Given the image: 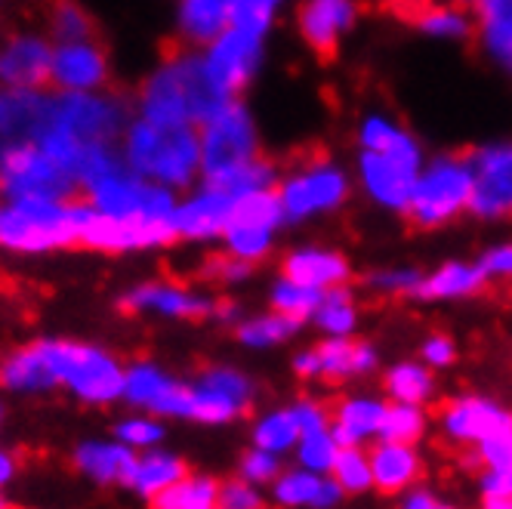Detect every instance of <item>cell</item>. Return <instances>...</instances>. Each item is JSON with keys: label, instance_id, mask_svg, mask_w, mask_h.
<instances>
[{"label": "cell", "instance_id": "obj_8", "mask_svg": "<svg viewBox=\"0 0 512 509\" xmlns=\"http://www.w3.org/2000/svg\"><path fill=\"white\" fill-rule=\"evenodd\" d=\"M201 136V183L219 186L226 179L260 158V133H256L250 108L241 99H232L198 124Z\"/></svg>", "mask_w": 512, "mask_h": 509}, {"label": "cell", "instance_id": "obj_2", "mask_svg": "<svg viewBox=\"0 0 512 509\" xmlns=\"http://www.w3.org/2000/svg\"><path fill=\"white\" fill-rule=\"evenodd\" d=\"M226 102L204 65L201 50L179 44L167 50L133 93V112L158 124H204Z\"/></svg>", "mask_w": 512, "mask_h": 509}, {"label": "cell", "instance_id": "obj_19", "mask_svg": "<svg viewBox=\"0 0 512 509\" xmlns=\"http://www.w3.org/2000/svg\"><path fill=\"white\" fill-rule=\"evenodd\" d=\"M50 87L59 93H96L112 87V59L99 38L53 47Z\"/></svg>", "mask_w": 512, "mask_h": 509}, {"label": "cell", "instance_id": "obj_30", "mask_svg": "<svg viewBox=\"0 0 512 509\" xmlns=\"http://www.w3.org/2000/svg\"><path fill=\"white\" fill-rule=\"evenodd\" d=\"M189 472L186 460L179 454H170L164 451L161 445L158 448H149V451H139L136 454V463L130 469V479H127V491L145 503H155L158 494H164L173 482H179L182 476Z\"/></svg>", "mask_w": 512, "mask_h": 509}, {"label": "cell", "instance_id": "obj_59", "mask_svg": "<svg viewBox=\"0 0 512 509\" xmlns=\"http://www.w3.org/2000/svg\"><path fill=\"white\" fill-rule=\"evenodd\" d=\"M7 4H10V0H0V13H4V10H7Z\"/></svg>", "mask_w": 512, "mask_h": 509}, {"label": "cell", "instance_id": "obj_10", "mask_svg": "<svg viewBox=\"0 0 512 509\" xmlns=\"http://www.w3.org/2000/svg\"><path fill=\"white\" fill-rule=\"evenodd\" d=\"M0 198L4 201H68L81 198V183L41 145H22L0 155Z\"/></svg>", "mask_w": 512, "mask_h": 509}, {"label": "cell", "instance_id": "obj_33", "mask_svg": "<svg viewBox=\"0 0 512 509\" xmlns=\"http://www.w3.org/2000/svg\"><path fill=\"white\" fill-rule=\"evenodd\" d=\"M340 482L321 479V472L312 469H281V476L272 482V500L278 506H334L343 500Z\"/></svg>", "mask_w": 512, "mask_h": 509}, {"label": "cell", "instance_id": "obj_49", "mask_svg": "<svg viewBox=\"0 0 512 509\" xmlns=\"http://www.w3.org/2000/svg\"><path fill=\"white\" fill-rule=\"evenodd\" d=\"M253 275V263L232 257L229 250H219L210 253V257L198 266V278L207 284H219V287H229V284H241Z\"/></svg>", "mask_w": 512, "mask_h": 509}, {"label": "cell", "instance_id": "obj_21", "mask_svg": "<svg viewBox=\"0 0 512 509\" xmlns=\"http://www.w3.org/2000/svg\"><path fill=\"white\" fill-rule=\"evenodd\" d=\"M432 414H438V420L445 423L454 442L482 445V442H491L512 432V414L497 408L488 398H475V395L445 398V402H438L432 408Z\"/></svg>", "mask_w": 512, "mask_h": 509}, {"label": "cell", "instance_id": "obj_43", "mask_svg": "<svg viewBox=\"0 0 512 509\" xmlns=\"http://www.w3.org/2000/svg\"><path fill=\"white\" fill-rule=\"evenodd\" d=\"M312 318L318 321V327H324V331H331L337 337L349 334L355 327V303H352V294L337 284V287H327L321 294V303L318 309L312 312Z\"/></svg>", "mask_w": 512, "mask_h": 509}, {"label": "cell", "instance_id": "obj_47", "mask_svg": "<svg viewBox=\"0 0 512 509\" xmlns=\"http://www.w3.org/2000/svg\"><path fill=\"white\" fill-rule=\"evenodd\" d=\"M331 472H334V479L340 482V488L346 494H361V491H368L374 485V479H371V460H368V454L358 451L355 445L340 448Z\"/></svg>", "mask_w": 512, "mask_h": 509}, {"label": "cell", "instance_id": "obj_24", "mask_svg": "<svg viewBox=\"0 0 512 509\" xmlns=\"http://www.w3.org/2000/svg\"><path fill=\"white\" fill-rule=\"evenodd\" d=\"M355 0H303L297 10V28L309 50L327 65L337 59L340 38L355 22Z\"/></svg>", "mask_w": 512, "mask_h": 509}, {"label": "cell", "instance_id": "obj_25", "mask_svg": "<svg viewBox=\"0 0 512 509\" xmlns=\"http://www.w3.org/2000/svg\"><path fill=\"white\" fill-rule=\"evenodd\" d=\"M0 392L22 398H44L59 392V380L50 368L44 340L16 346L0 358Z\"/></svg>", "mask_w": 512, "mask_h": 509}, {"label": "cell", "instance_id": "obj_60", "mask_svg": "<svg viewBox=\"0 0 512 509\" xmlns=\"http://www.w3.org/2000/svg\"><path fill=\"white\" fill-rule=\"evenodd\" d=\"M463 4H475V0H463Z\"/></svg>", "mask_w": 512, "mask_h": 509}, {"label": "cell", "instance_id": "obj_58", "mask_svg": "<svg viewBox=\"0 0 512 509\" xmlns=\"http://www.w3.org/2000/svg\"><path fill=\"white\" fill-rule=\"evenodd\" d=\"M7 423V402H4V395H0V429H4Z\"/></svg>", "mask_w": 512, "mask_h": 509}, {"label": "cell", "instance_id": "obj_36", "mask_svg": "<svg viewBox=\"0 0 512 509\" xmlns=\"http://www.w3.org/2000/svg\"><path fill=\"white\" fill-rule=\"evenodd\" d=\"M53 44H71V41H90L99 38L96 19L81 0H47V28Z\"/></svg>", "mask_w": 512, "mask_h": 509}, {"label": "cell", "instance_id": "obj_11", "mask_svg": "<svg viewBox=\"0 0 512 509\" xmlns=\"http://www.w3.org/2000/svg\"><path fill=\"white\" fill-rule=\"evenodd\" d=\"M121 402L130 411H145L161 420H192L195 417V392L192 383L173 377L152 358H136L124 371Z\"/></svg>", "mask_w": 512, "mask_h": 509}, {"label": "cell", "instance_id": "obj_56", "mask_svg": "<svg viewBox=\"0 0 512 509\" xmlns=\"http://www.w3.org/2000/svg\"><path fill=\"white\" fill-rule=\"evenodd\" d=\"M19 476V460L13 451L0 448V491H4L7 485H13V479Z\"/></svg>", "mask_w": 512, "mask_h": 509}, {"label": "cell", "instance_id": "obj_42", "mask_svg": "<svg viewBox=\"0 0 512 509\" xmlns=\"http://www.w3.org/2000/svg\"><path fill=\"white\" fill-rule=\"evenodd\" d=\"M112 432H115V439H118V442H124V445L133 448V451L158 448V445L167 439V426H164V420L155 417V414H145V411H133V414H127V417H121V420L112 426Z\"/></svg>", "mask_w": 512, "mask_h": 509}, {"label": "cell", "instance_id": "obj_26", "mask_svg": "<svg viewBox=\"0 0 512 509\" xmlns=\"http://www.w3.org/2000/svg\"><path fill=\"white\" fill-rule=\"evenodd\" d=\"M136 454L139 451L127 448L115 435L112 439H87L71 451V469L96 488H127Z\"/></svg>", "mask_w": 512, "mask_h": 509}, {"label": "cell", "instance_id": "obj_29", "mask_svg": "<svg viewBox=\"0 0 512 509\" xmlns=\"http://www.w3.org/2000/svg\"><path fill=\"white\" fill-rule=\"evenodd\" d=\"M371 460V479L374 488L383 497H395L401 491H408L417 479H423V463L414 454V448L401 442H383L368 451Z\"/></svg>", "mask_w": 512, "mask_h": 509}, {"label": "cell", "instance_id": "obj_12", "mask_svg": "<svg viewBox=\"0 0 512 509\" xmlns=\"http://www.w3.org/2000/svg\"><path fill=\"white\" fill-rule=\"evenodd\" d=\"M263 44H266V34L250 31L244 25H229L201 50L213 84L229 99H241V93L256 78V71H260V62H263Z\"/></svg>", "mask_w": 512, "mask_h": 509}, {"label": "cell", "instance_id": "obj_34", "mask_svg": "<svg viewBox=\"0 0 512 509\" xmlns=\"http://www.w3.org/2000/svg\"><path fill=\"white\" fill-rule=\"evenodd\" d=\"M488 290V275L485 269L475 263H448L435 275L420 278L417 287L411 290V297L417 300H445V297H469V294H482Z\"/></svg>", "mask_w": 512, "mask_h": 509}, {"label": "cell", "instance_id": "obj_52", "mask_svg": "<svg viewBox=\"0 0 512 509\" xmlns=\"http://www.w3.org/2000/svg\"><path fill=\"white\" fill-rule=\"evenodd\" d=\"M420 272L414 269H398V272H374L364 278V287H371L377 297H411L417 287Z\"/></svg>", "mask_w": 512, "mask_h": 509}, {"label": "cell", "instance_id": "obj_46", "mask_svg": "<svg viewBox=\"0 0 512 509\" xmlns=\"http://www.w3.org/2000/svg\"><path fill=\"white\" fill-rule=\"evenodd\" d=\"M383 386L389 389L392 398L398 402H408V405H420L432 395V377L429 371H423L420 365H398L386 374Z\"/></svg>", "mask_w": 512, "mask_h": 509}, {"label": "cell", "instance_id": "obj_20", "mask_svg": "<svg viewBox=\"0 0 512 509\" xmlns=\"http://www.w3.org/2000/svg\"><path fill=\"white\" fill-rule=\"evenodd\" d=\"M176 241L173 220H115L96 213L81 235V247L99 253H142Z\"/></svg>", "mask_w": 512, "mask_h": 509}, {"label": "cell", "instance_id": "obj_53", "mask_svg": "<svg viewBox=\"0 0 512 509\" xmlns=\"http://www.w3.org/2000/svg\"><path fill=\"white\" fill-rule=\"evenodd\" d=\"M266 500L260 494V485H253L241 476L229 479V482H219V503L223 509H260Z\"/></svg>", "mask_w": 512, "mask_h": 509}, {"label": "cell", "instance_id": "obj_51", "mask_svg": "<svg viewBox=\"0 0 512 509\" xmlns=\"http://www.w3.org/2000/svg\"><path fill=\"white\" fill-rule=\"evenodd\" d=\"M278 7H281V0H235V7H232V22H229V25H244V28H250V31L269 34Z\"/></svg>", "mask_w": 512, "mask_h": 509}, {"label": "cell", "instance_id": "obj_5", "mask_svg": "<svg viewBox=\"0 0 512 509\" xmlns=\"http://www.w3.org/2000/svg\"><path fill=\"white\" fill-rule=\"evenodd\" d=\"M81 195L102 216L115 220H173L179 192L133 173L118 152L102 155L81 176Z\"/></svg>", "mask_w": 512, "mask_h": 509}, {"label": "cell", "instance_id": "obj_6", "mask_svg": "<svg viewBox=\"0 0 512 509\" xmlns=\"http://www.w3.org/2000/svg\"><path fill=\"white\" fill-rule=\"evenodd\" d=\"M50 368L71 398L90 408H108L121 402L127 365L105 346L84 340H44Z\"/></svg>", "mask_w": 512, "mask_h": 509}, {"label": "cell", "instance_id": "obj_31", "mask_svg": "<svg viewBox=\"0 0 512 509\" xmlns=\"http://www.w3.org/2000/svg\"><path fill=\"white\" fill-rule=\"evenodd\" d=\"M281 275L290 281H300L318 290L346 284L352 269L346 263V257L334 250H318V247H306V250H290L281 260Z\"/></svg>", "mask_w": 512, "mask_h": 509}, {"label": "cell", "instance_id": "obj_27", "mask_svg": "<svg viewBox=\"0 0 512 509\" xmlns=\"http://www.w3.org/2000/svg\"><path fill=\"white\" fill-rule=\"evenodd\" d=\"M417 170H420L417 164H408V161L383 155V152L364 149V155H361L364 186H368V192L380 204L395 207V210H405L408 207L411 192L417 186Z\"/></svg>", "mask_w": 512, "mask_h": 509}, {"label": "cell", "instance_id": "obj_22", "mask_svg": "<svg viewBox=\"0 0 512 509\" xmlns=\"http://www.w3.org/2000/svg\"><path fill=\"white\" fill-rule=\"evenodd\" d=\"M383 13L411 28L442 34V38H472L479 31L472 4H438V0H377Z\"/></svg>", "mask_w": 512, "mask_h": 509}, {"label": "cell", "instance_id": "obj_17", "mask_svg": "<svg viewBox=\"0 0 512 509\" xmlns=\"http://www.w3.org/2000/svg\"><path fill=\"white\" fill-rule=\"evenodd\" d=\"M53 118V87H0V155L38 145Z\"/></svg>", "mask_w": 512, "mask_h": 509}, {"label": "cell", "instance_id": "obj_39", "mask_svg": "<svg viewBox=\"0 0 512 509\" xmlns=\"http://www.w3.org/2000/svg\"><path fill=\"white\" fill-rule=\"evenodd\" d=\"M358 139H361L364 149L383 152V155H392V158H401V161L420 167V149H417V142L405 130H398L395 124H389L383 118H368V121H364Z\"/></svg>", "mask_w": 512, "mask_h": 509}, {"label": "cell", "instance_id": "obj_41", "mask_svg": "<svg viewBox=\"0 0 512 509\" xmlns=\"http://www.w3.org/2000/svg\"><path fill=\"white\" fill-rule=\"evenodd\" d=\"M300 442V423L294 417L290 408L281 411H269L256 420L253 426V445L256 448H266L272 454H284Z\"/></svg>", "mask_w": 512, "mask_h": 509}, {"label": "cell", "instance_id": "obj_16", "mask_svg": "<svg viewBox=\"0 0 512 509\" xmlns=\"http://www.w3.org/2000/svg\"><path fill=\"white\" fill-rule=\"evenodd\" d=\"M53 41L47 31L13 28L0 34V87L41 90L50 87Z\"/></svg>", "mask_w": 512, "mask_h": 509}, {"label": "cell", "instance_id": "obj_38", "mask_svg": "<svg viewBox=\"0 0 512 509\" xmlns=\"http://www.w3.org/2000/svg\"><path fill=\"white\" fill-rule=\"evenodd\" d=\"M216 503H219V482L213 476L186 472V476L173 482L164 494H158L152 506H158V509H213Z\"/></svg>", "mask_w": 512, "mask_h": 509}, {"label": "cell", "instance_id": "obj_18", "mask_svg": "<svg viewBox=\"0 0 512 509\" xmlns=\"http://www.w3.org/2000/svg\"><path fill=\"white\" fill-rule=\"evenodd\" d=\"M235 201L238 198L232 192L210 183H198L182 192L173 210L176 241H216L232 220Z\"/></svg>", "mask_w": 512, "mask_h": 509}, {"label": "cell", "instance_id": "obj_48", "mask_svg": "<svg viewBox=\"0 0 512 509\" xmlns=\"http://www.w3.org/2000/svg\"><path fill=\"white\" fill-rule=\"evenodd\" d=\"M423 414L408 405V402H401L395 408H386V417L380 423V435H383V442H401V445H414L420 435H423Z\"/></svg>", "mask_w": 512, "mask_h": 509}, {"label": "cell", "instance_id": "obj_40", "mask_svg": "<svg viewBox=\"0 0 512 509\" xmlns=\"http://www.w3.org/2000/svg\"><path fill=\"white\" fill-rule=\"evenodd\" d=\"M223 241V250H229L232 257L247 260V263H260L269 257L272 241H275V229L256 226V223H244V220H229L226 232L219 235Z\"/></svg>", "mask_w": 512, "mask_h": 509}, {"label": "cell", "instance_id": "obj_1", "mask_svg": "<svg viewBox=\"0 0 512 509\" xmlns=\"http://www.w3.org/2000/svg\"><path fill=\"white\" fill-rule=\"evenodd\" d=\"M133 115V96H124L115 87L96 93L53 90V118L38 145L81 183L90 161L118 149Z\"/></svg>", "mask_w": 512, "mask_h": 509}, {"label": "cell", "instance_id": "obj_37", "mask_svg": "<svg viewBox=\"0 0 512 509\" xmlns=\"http://www.w3.org/2000/svg\"><path fill=\"white\" fill-rule=\"evenodd\" d=\"M303 327L300 318H290L284 312H266V315H253V318H241L235 324V337L241 346L247 349H269L278 346L284 340H290Z\"/></svg>", "mask_w": 512, "mask_h": 509}, {"label": "cell", "instance_id": "obj_35", "mask_svg": "<svg viewBox=\"0 0 512 509\" xmlns=\"http://www.w3.org/2000/svg\"><path fill=\"white\" fill-rule=\"evenodd\" d=\"M472 10L485 50L512 71V0H475Z\"/></svg>", "mask_w": 512, "mask_h": 509}, {"label": "cell", "instance_id": "obj_50", "mask_svg": "<svg viewBox=\"0 0 512 509\" xmlns=\"http://www.w3.org/2000/svg\"><path fill=\"white\" fill-rule=\"evenodd\" d=\"M238 476L247 479V482H253V485H260V488L263 485H272L281 476V460H278V454L253 445L238 460Z\"/></svg>", "mask_w": 512, "mask_h": 509}, {"label": "cell", "instance_id": "obj_15", "mask_svg": "<svg viewBox=\"0 0 512 509\" xmlns=\"http://www.w3.org/2000/svg\"><path fill=\"white\" fill-rule=\"evenodd\" d=\"M472 195L469 213L482 220H512V142L469 149Z\"/></svg>", "mask_w": 512, "mask_h": 509}, {"label": "cell", "instance_id": "obj_4", "mask_svg": "<svg viewBox=\"0 0 512 509\" xmlns=\"http://www.w3.org/2000/svg\"><path fill=\"white\" fill-rule=\"evenodd\" d=\"M96 210L90 201H4L0 204V247L10 253H50L81 244Z\"/></svg>", "mask_w": 512, "mask_h": 509}, {"label": "cell", "instance_id": "obj_45", "mask_svg": "<svg viewBox=\"0 0 512 509\" xmlns=\"http://www.w3.org/2000/svg\"><path fill=\"white\" fill-rule=\"evenodd\" d=\"M337 454H340V445H337V439H334L331 426L300 432L297 457H300V466H303V469H312V472H331Z\"/></svg>", "mask_w": 512, "mask_h": 509}, {"label": "cell", "instance_id": "obj_55", "mask_svg": "<svg viewBox=\"0 0 512 509\" xmlns=\"http://www.w3.org/2000/svg\"><path fill=\"white\" fill-rule=\"evenodd\" d=\"M423 358L429 361V365H435V368L451 365V361H454V343H451V337H445V334L429 337L423 343Z\"/></svg>", "mask_w": 512, "mask_h": 509}, {"label": "cell", "instance_id": "obj_28", "mask_svg": "<svg viewBox=\"0 0 512 509\" xmlns=\"http://www.w3.org/2000/svg\"><path fill=\"white\" fill-rule=\"evenodd\" d=\"M235 0H179L176 4V41L204 50L216 34L232 22Z\"/></svg>", "mask_w": 512, "mask_h": 509}, {"label": "cell", "instance_id": "obj_44", "mask_svg": "<svg viewBox=\"0 0 512 509\" xmlns=\"http://www.w3.org/2000/svg\"><path fill=\"white\" fill-rule=\"evenodd\" d=\"M321 294H324V290H318V287H309V284H300V281H290V278L281 275V281L272 287L269 303H272L275 312H284V315H290V318L306 321V318H312V312L318 309Z\"/></svg>", "mask_w": 512, "mask_h": 509}, {"label": "cell", "instance_id": "obj_9", "mask_svg": "<svg viewBox=\"0 0 512 509\" xmlns=\"http://www.w3.org/2000/svg\"><path fill=\"white\" fill-rule=\"evenodd\" d=\"M472 195V161L469 152L438 158L411 192L408 207L401 210L411 232H429L445 226L448 220L469 204Z\"/></svg>", "mask_w": 512, "mask_h": 509}, {"label": "cell", "instance_id": "obj_54", "mask_svg": "<svg viewBox=\"0 0 512 509\" xmlns=\"http://www.w3.org/2000/svg\"><path fill=\"white\" fill-rule=\"evenodd\" d=\"M479 266L485 269V275L512 278V244H503V247H494V250L482 253Z\"/></svg>", "mask_w": 512, "mask_h": 509}, {"label": "cell", "instance_id": "obj_23", "mask_svg": "<svg viewBox=\"0 0 512 509\" xmlns=\"http://www.w3.org/2000/svg\"><path fill=\"white\" fill-rule=\"evenodd\" d=\"M377 365V352L368 343H358V340H327L318 343V349L300 352L294 358V371L300 377H318L324 383H343L346 377H358V374H368Z\"/></svg>", "mask_w": 512, "mask_h": 509}, {"label": "cell", "instance_id": "obj_14", "mask_svg": "<svg viewBox=\"0 0 512 509\" xmlns=\"http://www.w3.org/2000/svg\"><path fill=\"white\" fill-rule=\"evenodd\" d=\"M195 392V423L223 426L253 411L256 386L253 380L229 365H210L192 380Z\"/></svg>", "mask_w": 512, "mask_h": 509}, {"label": "cell", "instance_id": "obj_3", "mask_svg": "<svg viewBox=\"0 0 512 509\" xmlns=\"http://www.w3.org/2000/svg\"><path fill=\"white\" fill-rule=\"evenodd\" d=\"M118 155L133 173L179 195L201 183V136L195 124H158L133 115Z\"/></svg>", "mask_w": 512, "mask_h": 509}, {"label": "cell", "instance_id": "obj_32", "mask_svg": "<svg viewBox=\"0 0 512 509\" xmlns=\"http://www.w3.org/2000/svg\"><path fill=\"white\" fill-rule=\"evenodd\" d=\"M327 414H331V432L340 448L358 445L361 439L380 432L386 417V405L368 402V398H327Z\"/></svg>", "mask_w": 512, "mask_h": 509}, {"label": "cell", "instance_id": "obj_57", "mask_svg": "<svg viewBox=\"0 0 512 509\" xmlns=\"http://www.w3.org/2000/svg\"><path fill=\"white\" fill-rule=\"evenodd\" d=\"M405 506H429V509H435V506H445V503L438 500L432 491H411V494L405 497Z\"/></svg>", "mask_w": 512, "mask_h": 509}, {"label": "cell", "instance_id": "obj_7", "mask_svg": "<svg viewBox=\"0 0 512 509\" xmlns=\"http://www.w3.org/2000/svg\"><path fill=\"white\" fill-rule=\"evenodd\" d=\"M284 173L287 176L278 179L275 192L281 198L287 223H303L315 213L337 210L349 195L343 170L327 161L321 145H309V149L297 152L287 161Z\"/></svg>", "mask_w": 512, "mask_h": 509}, {"label": "cell", "instance_id": "obj_13", "mask_svg": "<svg viewBox=\"0 0 512 509\" xmlns=\"http://www.w3.org/2000/svg\"><path fill=\"white\" fill-rule=\"evenodd\" d=\"M216 300L207 290L182 284V281H142L121 294V312L127 315H152L167 321H207L216 312Z\"/></svg>", "mask_w": 512, "mask_h": 509}, {"label": "cell", "instance_id": "obj_61", "mask_svg": "<svg viewBox=\"0 0 512 509\" xmlns=\"http://www.w3.org/2000/svg\"><path fill=\"white\" fill-rule=\"evenodd\" d=\"M0 506H4V497H0Z\"/></svg>", "mask_w": 512, "mask_h": 509}]
</instances>
